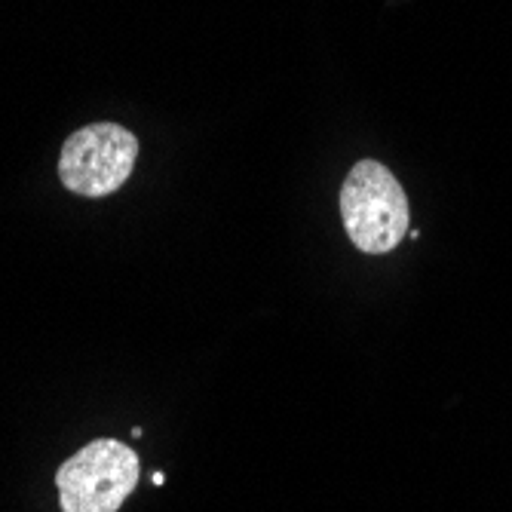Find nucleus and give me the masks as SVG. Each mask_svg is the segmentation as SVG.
Segmentation results:
<instances>
[{
  "label": "nucleus",
  "instance_id": "f03ea898",
  "mask_svg": "<svg viewBox=\"0 0 512 512\" xmlns=\"http://www.w3.org/2000/svg\"><path fill=\"white\" fill-rule=\"evenodd\" d=\"M142 463L120 439H96L71 454L59 473L62 512H117L135 491Z\"/></svg>",
  "mask_w": 512,
  "mask_h": 512
},
{
  "label": "nucleus",
  "instance_id": "f257e3e1",
  "mask_svg": "<svg viewBox=\"0 0 512 512\" xmlns=\"http://www.w3.org/2000/svg\"><path fill=\"white\" fill-rule=\"evenodd\" d=\"M341 218L362 255H387L408 234L411 209L396 175L378 160H359L341 188Z\"/></svg>",
  "mask_w": 512,
  "mask_h": 512
},
{
  "label": "nucleus",
  "instance_id": "7ed1b4c3",
  "mask_svg": "<svg viewBox=\"0 0 512 512\" xmlns=\"http://www.w3.org/2000/svg\"><path fill=\"white\" fill-rule=\"evenodd\" d=\"M138 160V138L117 123H89L62 145L59 178L71 194L108 197L129 181Z\"/></svg>",
  "mask_w": 512,
  "mask_h": 512
}]
</instances>
